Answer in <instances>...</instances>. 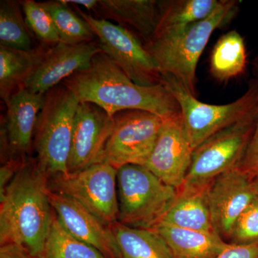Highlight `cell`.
<instances>
[{"instance_id":"obj_4","label":"cell","mask_w":258,"mask_h":258,"mask_svg":"<svg viewBox=\"0 0 258 258\" xmlns=\"http://www.w3.org/2000/svg\"><path fill=\"white\" fill-rule=\"evenodd\" d=\"M79 103L77 96L62 83L45 94L33 142L37 165L48 176L69 174L68 161Z\"/></svg>"},{"instance_id":"obj_1","label":"cell","mask_w":258,"mask_h":258,"mask_svg":"<svg viewBox=\"0 0 258 258\" xmlns=\"http://www.w3.org/2000/svg\"><path fill=\"white\" fill-rule=\"evenodd\" d=\"M62 84L80 102L94 103L112 116L125 110L149 111L164 119L181 113L177 101L164 85L147 87L137 84L103 52Z\"/></svg>"},{"instance_id":"obj_19","label":"cell","mask_w":258,"mask_h":258,"mask_svg":"<svg viewBox=\"0 0 258 258\" xmlns=\"http://www.w3.org/2000/svg\"><path fill=\"white\" fill-rule=\"evenodd\" d=\"M220 0H162L158 1L157 27L152 38L171 36L190 25L208 18Z\"/></svg>"},{"instance_id":"obj_17","label":"cell","mask_w":258,"mask_h":258,"mask_svg":"<svg viewBox=\"0 0 258 258\" xmlns=\"http://www.w3.org/2000/svg\"><path fill=\"white\" fill-rule=\"evenodd\" d=\"M94 13L133 32L144 44L149 41L157 27L156 0H101Z\"/></svg>"},{"instance_id":"obj_23","label":"cell","mask_w":258,"mask_h":258,"mask_svg":"<svg viewBox=\"0 0 258 258\" xmlns=\"http://www.w3.org/2000/svg\"><path fill=\"white\" fill-rule=\"evenodd\" d=\"M247 52L243 37L236 30L220 37L212 49L210 72L220 82L238 77L245 71Z\"/></svg>"},{"instance_id":"obj_29","label":"cell","mask_w":258,"mask_h":258,"mask_svg":"<svg viewBox=\"0 0 258 258\" xmlns=\"http://www.w3.org/2000/svg\"><path fill=\"white\" fill-rule=\"evenodd\" d=\"M238 168L252 179L258 174V103L254 132Z\"/></svg>"},{"instance_id":"obj_21","label":"cell","mask_w":258,"mask_h":258,"mask_svg":"<svg viewBox=\"0 0 258 258\" xmlns=\"http://www.w3.org/2000/svg\"><path fill=\"white\" fill-rule=\"evenodd\" d=\"M48 47L20 50L0 46V96L5 103L25 86Z\"/></svg>"},{"instance_id":"obj_20","label":"cell","mask_w":258,"mask_h":258,"mask_svg":"<svg viewBox=\"0 0 258 258\" xmlns=\"http://www.w3.org/2000/svg\"><path fill=\"white\" fill-rule=\"evenodd\" d=\"M208 187L178 190L176 200L161 222L180 228L217 234L209 208Z\"/></svg>"},{"instance_id":"obj_6","label":"cell","mask_w":258,"mask_h":258,"mask_svg":"<svg viewBox=\"0 0 258 258\" xmlns=\"http://www.w3.org/2000/svg\"><path fill=\"white\" fill-rule=\"evenodd\" d=\"M161 84L171 93L181 110L185 130L194 150L214 134L237 123L257 108L258 80L249 83L240 98L225 105L199 101L181 83L169 74H161Z\"/></svg>"},{"instance_id":"obj_32","label":"cell","mask_w":258,"mask_h":258,"mask_svg":"<svg viewBox=\"0 0 258 258\" xmlns=\"http://www.w3.org/2000/svg\"><path fill=\"white\" fill-rule=\"evenodd\" d=\"M64 3L69 5H77L84 7L88 11H95L98 1L97 0H62Z\"/></svg>"},{"instance_id":"obj_26","label":"cell","mask_w":258,"mask_h":258,"mask_svg":"<svg viewBox=\"0 0 258 258\" xmlns=\"http://www.w3.org/2000/svg\"><path fill=\"white\" fill-rule=\"evenodd\" d=\"M40 258L107 257L93 246L71 235L55 216Z\"/></svg>"},{"instance_id":"obj_12","label":"cell","mask_w":258,"mask_h":258,"mask_svg":"<svg viewBox=\"0 0 258 258\" xmlns=\"http://www.w3.org/2000/svg\"><path fill=\"white\" fill-rule=\"evenodd\" d=\"M257 197L252 179L238 167L217 176L209 185L212 223L224 240L230 241L237 219Z\"/></svg>"},{"instance_id":"obj_7","label":"cell","mask_w":258,"mask_h":258,"mask_svg":"<svg viewBox=\"0 0 258 258\" xmlns=\"http://www.w3.org/2000/svg\"><path fill=\"white\" fill-rule=\"evenodd\" d=\"M256 118L257 108L199 145L194 150L191 166L179 189L207 187L217 176L238 167L253 133Z\"/></svg>"},{"instance_id":"obj_24","label":"cell","mask_w":258,"mask_h":258,"mask_svg":"<svg viewBox=\"0 0 258 258\" xmlns=\"http://www.w3.org/2000/svg\"><path fill=\"white\" fill-rule=\"evenodd\" d=\"M43 4L52 17L61 43L74 45L92 42L96 36L92 29L69 5L62 0L46 2Z\"/></svg>"},{"instance_id":"obj_31","label":"cell","mask_w":258,"mask_h":258,"mask_svg":"<svg viewBox=\"0 0 258 258\" xmlns=\"http://www.w3.org/2000/svg\"><path fill=\"white\" fill-rule=\"evenodd\" d=\"M0 258H34L23 246L5 244L0 247Z\"/></svg>"},{"instance_id":"obj_13","label":"cell","mask_w":258,"mask_h":258,"mask_svg":"<svg viewBox=\"0 0 258 258\" xmlns=\"http://www.w3.org/2000/svg\"><path fill=\"white\" fill-rule=\"evenodd\" d=\"M114 124V118L101 107L80 102L75 115L68 170L76 173L97 164Z\"/></svg>"},{"instance_id":"obj_5","label":"cell","mask_w":258,"mask_h":258,"mask_svg":"<svg viewBox=\"0 0 258 258\" xmlns=\"http://www.w3.org/2000/svg\"><path fill=\"white\" fill-rule=\"evenodd\" d=\"M118 222L154 230L176 200L178 190L163 182L147 167L127 164L117 171Z\"/></svg>"},{"instance_id":"obj_14","label":"cell","mask_w":258,"mask_h":258,"mask_svg":"<svg viewBox=\"0 0 258 258\" xmlns=\"http://www.w3.org/2000/svg\"><path fill=\"white\" fill-rule=\"evenodd\" d=\"M56 217L71 235L98 249L107 258H120L111 226L103 223L74 199L50 189Z\"/></svg>"},{"instance_id":"obj_11","label":"cell","mask_w":258,"mask_h":258,"mask_svg":"<svg viewBox=\"0 0 258 258\" xmlns=\"http://www.w3.org/2000/svg\"><path fill=\"white\" fill-rule=\"evenodd\" d=\"M194 149L181 113L164 118L145 167L169 186L179 190L191 166Z\"/></svg>"},{"instance_id":"obj_22","label":"cell","mask_w":258,"mask_h":258,"mask_svg":"<svg viewBox=\"0 0 258 258\" xmlns=\"http://www.w3.org/2000/svg\"><path fill=\"white\" fill-rule=\"evenodd\" d=\"M120 258H172L155 230L129 227L119 222L111 225Z\"/></svg>"},{"instance_id":"obj_10","label":"cell","mask_w":258,"mask_h":258,"mask_svg":"<svg viewBox=\"0 0 258 258\" xmlns=\"http://www.w3.org/2000/svg\"><path fill=\"white\" fill-rule=\"evenodd\" d=\"M77 9L98 39V46L129 79L142 86L161 84V74L144 46L133 32L104 19L94 18Z\"/></svg>"},{"instance_id":"obj_3","label":"cell","mask_w":258,"mask_h":258,"mask_svg":"<svg viewBox=\"0 0 258 258\" xmlns=\"http://www.w3.org/2000/svg\"><path fill=\"white\" fill-rule=\"evenodd\" d=\"M239 2L220 0L208 18L171 36L150 39L144 44L161 74L175 78L191 94H196V70L200 56L216 29L235 14Z\"/></svg>"},{"instance_id":"obj_8","label":"cell","mask_w":258,"mask_h":258,"mask_svg":"<svg viewBox=\"0 0 258 258\" xmlns=\"http://www.w3.org/2000/svg\"><path fill=\"white\" fill-rule=\"evenodd\" d=\"M113 118V130L98 163L109 164L117 169L127 164L145 165L164 118L142 110L119 111Z\"/></svg>"},{"instance_id":"obj_33","label":"cell","mask_w":258,"mask_h":258,"mask_svg":"<svg viewBox=\"0 0 258 258\" xmlns=\"http://www.w3.org/2000/svg\"><path fill=\"white\" fill-rule=\"evenodd\" d=\"M253 72L256 79L258 80V55L254 57L253 60Z\"/></svg>"},{"instance_id":"obj_9","label":"cell","mask_w":258,"mask_h":258,"mask_svg":"<svg viewBox=\"0 0 258 258\" xmlns=\"http://www.w3.org/2000/svg\"><path fill=\"white\" fill-rule=\"evenodd\" d=\"M117 171L98 163L76 173L52 176L49 188L74 199L108 226L118 222Z\"/></svg>"},{"instance_id":"obj_34","label":"cell","mask_w":258,"mask_h":258,"mask_svg":"<svg viewBox=\"0 0 258 258\" xmlns=\"http://www.w3.org/2000/svg\"><path fill=\"white\" fill-rule=\"evenodd\" d=\"M252 184H253L254 189L255 190V192L258 196V174L257 176H254L253 179H252Z\"/></svg>"},{"instance_id":"obj_16","label":"cell","mask_w":258,"mask_h":258,"mask_svg":"<svg viewBox=\"0 0 258 258\" xmlns=\"http://www.w3.org/2000/svg\"><path fill=\"white\" fill-rule=\"evenodd\" d=\"M44 102L45 94L33 93L24 87L7 102L2 143L10 159H23L31 148L37 117Z\"/></svg>"},{"instance_id":"obj_30","label":"cell","mask_w":258,"mask_h":258,"mask_svg":"<svg viewBox=\"0 0 258 258\" xmlns=\"http://www.w3.org/2000/svg\"><path fill=\"white\" fill-rule=\"evenodd\" d=\"M217 258H258V243L245 245L230 244Z\"/></svg>"},{"instance_id":"obj_18","label":"cell","mask_w":258,"mask_h":258,"mask_svg":"<svg viewBox=\"0 0 258 258\" xmlns=\"http://www.w3.org/2000/svg\"><path fill=\"white\" fill-rule=\"evenodd\" d=\"M154 230L166 242L172 258H217L230 244L218 234L180 228L162 222Z\"/></svg>"},{"instance_id":"obj_27","label":"cell","mask_w":258,"mask_h":258,"mask_svg":"<svg viewBox=\"0 0 258 258\" xmlns=\"http://www.w3.org/2000/svg\"><path fill=\"white\" fill-rule=\"evenodd\" d=\"M20 3L29 30L41 42V45L52 47L58 44L60 37L52 17L43 3L24 0Z\"/></svg>"},{"instance_id":"obj_15","label":"cell","mask_w":258,"mask_h":258,"mask_svg":"<svg viewBox=\"0 0 258 258\" xmlns=\"http://www.w3.org/2000/svg\"><path fill=\"white\" fill-rule=\"evenodd\" d=\"M101 52L98 44L93 42L74 45L59 42L47 48L24 88L45 94L75 73L86 69L93 57Z\"/></svg>"},{"instance_id":"obj_2","label":"cell","mask_w":258,"mask_h":258,"mask_svg":"<svg viewBox=\"0 0 258 258\" xmlns=\"http://www.w3.org/2000/svg\"><path fill=\"white\" fill-rule=\"evenodd\" d=\"M49 176L36 161H25L0 195V244L23 246L41 257L53 221Z\"/></svg>"},{"instance_id":"obj_28","label":"cell","mask_w":258,"mask_h":258,"mask_svg":"<svg viewBox=\"0 0 258 258\" xmlns=\"http://www.w3.org/2000/svg\"><path fill=\"white\" fill-rule=\"evenodd\" d=\"M258 243V196L237 219L229 244Z\"/></svg>"},{"instance_id":"obj_25","label":"cell","mask_w":258,"mask_h":258,"mask_svg":"<svg viewBox=\"0 0 258 258\" xmlns=\"http://www.w3.org/2000/svg\"><path fill=\"white\" fill-rule=\"evenodd\" d=\"M20 6V3L12 0L0 2V46L31 50L36 47H34L31 33Z\"/></svg>"}]
</instances>
